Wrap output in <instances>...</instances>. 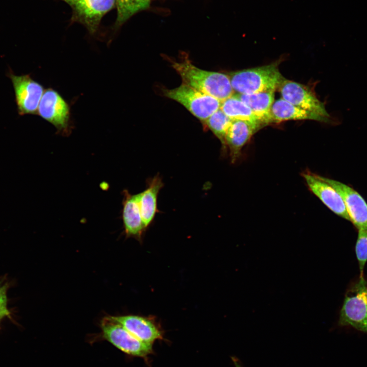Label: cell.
Listing matches in <instances>:
<instances>
[{
	"instance_id": "cell-1",
	"label": "cell",
	"mask_w": 367,
	"mask_h": 367,
	"mask_svg": "<svg viewBox=\"0 0 367 367\" xmlns=\"http://www.w3.org/2000/svg\"><path fill=\"white\" fill-rule=\"evenodd\" d=\"M171 66L180 76L183 84L221 101L234 93L228 74L199 68L188 57L180 62H172Z\"/></svg>"
},
{
	"instance_id": "cell-2",
	"label": "cell",
	"mask_w": 367,
	"mask_h": 367,
	"mask_svg": "<svg viewBox=\"0 0 367 367\" xmlns=\"http://www.w3.org/2000/svg\"><path fill=\"white\" fill-rule=\"evenodd\" d=\"M279 61L270 64L232 71L229 75L231 86L238 94L274 91L284 77L278 69Z\"/></svg>"
},
{
	"instance_id": "cell-3",
	"label": "cell",
	"mask_w": 367,
	"mask_h": 367,
	"mask_svg": "<svg viewBox=\"0 0 367 367\" xmlns=\"http://www.w3.org/2000/svg\"><path fill=\"white\" fill-rule=\"evenodd\" d=\"M338 325L350 326L367 334V281L363 275L347 289Z\"/></svg>"
},
{
	"instance_id": "cell-4",
	"label": "cell",
	"mask_w": 367,
	"mask_h": 367,
	"mask_svg": "<svg viewBox=\"0 0 367 367\" xmlns=\"http://www.w3.org/2000/svg\"><path fill=\"white\" fill-rule=\"evenodd\" d=\"M163 93L182 104L202 122L220 109L221 104L218 99L183 83L174 89H164Z\"/></svg>"
},
{
	"instance_id": "cell-5",
	"label": "cell",
	"mask_w": 367,
	"mask_h": 367,
	"mask_svg": "<svg viewBox=\"0 0 367 367\" xmlns=\"http://www.w3.org/2000/svg\"><path fill=\"white\" fill-rule=\"evenodd\" d=\"M100 326L103 337L121 351L135 356L145 357L152 351V345L132 334L112 316L103 318Z\"/></svg>"
},
{
	"instance_id": "cell-6",
	"label": "cell",
	"mask_w": 367,
	"mask_h": 367,
	"mask_svg": "<svg viewBox=\"0 0 367 367\" xmlns=\"http://www.w3.org/2000/svg\"><path fill=\"white\" fill-rule=\"evenodd\" d=\"M37 115L52 124L58 133L67 135L71 131L70 111L68 103L55 90H44L40 100Z\"/></svg>"
},
{
	"instance_id": "cell-7",
	"label": "cell",
	"mask_w": 367,
	"mask_h": 367,
	"mask_svg": "<svg viewBox=\"0 0 367 367\" xmlns=\"http://www.w3.org/2000/svg\"><path fill=\"white\" fill-rule=\"evenodd\" d=\"M8 76L12 83L19 115L37 114L44 92L43 86L29 74L18 75L10 71Z\"/></svg>"
},
{
	"instance_id": "cell-8",
	"label": "cell",
	"mask_w": 367,
	"mask_h": 367,
	"mask_svg": "<svg viewBox=\"0 0 367 367\" xmlns=\"http://www.w3.org/2000/svg\"><path fill=\"white\" fill-rule=\"evenodd\" d=\"M278 89L285 100L303 110L332 120L324 103L307 86L284 78Z\"/></svg>"
},
{
	"instance_id": "cell-9",
	"label": "cell",
	"mask_w": 367,
	"mask_h": 367,
	"mask_svg": "<svg viewBox=\"0 0 367 367\" xmlns=\"http://www.w3.org/2000/svg\"><path fill=\"white\" fill-rule=\"evenodd\" d=\"M72 10V19L84 24L89 32L94 33L104 15L116 4L115 0H61Z\"/></svg>"
},
{
	"instance_id": "cell-10",
	"label": "cell",
	"mask_w": 367,
	"mask_h": 367,
	"mask_svg": "<svg viewBox=\"0 0 367 367\" xmlns=\"http://www.w3.org/2000/svg\"><path fill=\"white\" fill-rule=\"evenodd\" d=\"M340 195L350 221L359 229L367 230V203L351 187L335 180L323 177Z\"/></svg>"
},
{
	"instance_id": "cell-11",
	"label": "cell",
	"mask_w": 367,
	"mask_h": 367,
	"mask_svg": "<svg viewBox=\"0 0 367 367\" xmlns=\"http://www.w3.org/2000/svg\"><path fill=\"white\" fill-rule=\"evenodd\" d=\"M302 176L309 190L329 209L338 216L350 221L342 197L323 176L310 172L303 173Z\"/></svg>"
},
{
	"instance_id": "cell-12",
	"label": "cell",
	"mask_w": 367,
	"mask_h": 367,
	"mask_svg": "<svg viewBox=\"0 0 367 367\" xmlns=\"http://www.w3.org/2000/svg\"><path fill=\"white\" fill-rule=\"evenodd\" d=\"M122 193V217L125 233L127 237L140 238L146 229L139 205L140 193L132 194L127 190Z\"/></svg>"
},
{
	"instance_id": "cell-13",
	"label": "cell",
	"mask_w": 367,
	"mask_h": 367,
	"mask_svg": "<svg viewBox=\"0 0 367 367\" xmlns=\"http://www.w3.org/2000/svg\"><path fill=\"white\" fill-rule=\"evenodd\" d=\"M259 129L252 124L241 120H232L225 136L231 161L234 163L241 155L242 149Z\"/></svg>"
},
{
	"instance_id": "cell-14",
	"label": "cell",
	"mask_w": 367,
	"mask_h": 367,
	"mask_svg": "<svg viewBox=\"0 0 367 367\" xmlns=\"http://www.w3.org/2000/svg\"><path fill=\"white\" fill-rule=\"evenodd\" d=\"M112 317L134 336L145 343L152 344L154 340L162 337L161 332L147 318L135 315Z\"/></svg>"
},
{
	"instance_id": "cell-15",
	"label": "cell",
	"mask_w": 367,
	"mask_h": 367,
	"mask_svg": "<svg viewBox=\"0 0 367 367\" xmlns=\"http://www.w3.org/2000/svg\"><path fill=\"white\" fill-rule=\"evenodd\" d=\"M271 113L273 123L292 120H312L326 123H334L332 120L303 110L283 98L274 101Z\"/></svg>"
},
{
	"instance_id": "cell-16",
	"label": "cell",
	"mask_w": 367,
	"mask_h": 367,
	"mask_svg": "<svg viewBox=\"0 0 367 367\" xmlns=\"http://www.w3.org/2000/svg\"><path fill=\"white\" fill-rule=\"evenodd\" d=\"M164 186L159 175L148 180L147 187L140 193L139 205L142 220L145 228L152 222L157 213L158 196Z\"/></svg>"
},
{
	"instance_id": "cell-17",
	"label": "cell",
	"mask_w": 367,
	"mask_h": 367,
	"mask_svg": "<svg viewBox=\"0 0 367 367\" xmlns=\"http://www.w3.org/2000/svg\"><path fill=\"white\" fill-rule=\"evenodd\" d=\"M237 96L251 109L264 126L273 123L271 111L274 102V91Z\"/></svg>"
},
{
	"instance_id": "cell-18",
	"label": "cell",
	"mask_w": 367,
	"mask_h": 367,
	"mask_svg": "<svg viewBox=\"0 0 367 367\" xmlns=\"http://www.w3.org/2000/svg\"><path fill=\"white\" fill-rule=\"evenodd\" d=\"M220 109L232 120L247 122L258 129L264 126L251 109L237 95H233L222 101Z\"/></svg>"
},
{
	"instance_id": "cell-19",
	"label": "cell",
	"mask_w": 367,
	"mask_h": 367,
	"mask_svg": "<svg viewBox=\"0 0 367 367\" xmlns=\"http://www.w3.org/2000/svg\"><path fill=\"white\" fill-rule=\"evenodd\" d=\"M231 121L232 120L220 109L203 122L220 141L224 153L227 149L225 136Z\"/></svg>"
},
{
	"instance_id": "cell-20",
	"label": "cell",
	"mask_w": 367,
	"mask_h": 367,
	"mask_svg": "<svg viewBox=\"0 0 367 367\" xmlns=\"http://www.w3.org/2000/svg\"><path fill=\"white\" fill-rule=\"evenodd\" d=\"M117 8L116 24H122L136 13L147 9L150 0H115Z\"/></svg>"
},
{
	"instance_id": "cell-21",
	"label": "cell",
	"mask_w": 367,
	"mask_h": 367,
	"mask_svg": "<svg viewBox=\"0 0 367 367\" xmlns=\"http://www.w3.org/2000/svg\"><path fill=\"white\" fill-rule=\"evenodd\" d=\"M355 252L358 262L360 276L363 275V270L367 261V230L359 229L355 245Z\"/></svg>"
},
{
	"instance_id": "cell-22",
	"label": "cell",
	"mask_w": 367,
	"mask_h": 367,
	"mask_svg": "<svg viewBox=\"0 0 367 367\" xmlns=\"http://www.w3.org/2000/svg\"><path fill=\"white\" fill-rule=\"evenodd\" d=\"M7 286H0V305H7Z\"/></svg>"
},
{
	"instance_id": "cell-23",
	"label": "cell",
	"mask_w": 367,
	"mask_h": 367,
	"mask_svg": "<svg viewBox=\"0 0 367 367\" xmlns=\"http://www.w3.org/2000/svg\"><path fill=\"white\" fill-rule=\"evenodd\" d=\"M10 312L7 305H0V320L4 317L8 316Z\"/></svg>"
},
{
	"instance_id": "cell-24",
	"label": "cell",
	"mask_w": 367,
	"mask_h": 367,
	"mask_svg": "<svg viewBox=\"0 0 367 367\" xmlns=\"http://www.w3.org/2000/svg\"><path fill=\"white\" fill-rule=\"evenodd\" d=\"M232 361L234 363L235 367H242L241 365L240 364V363L239 362L238 360L236 358H234V357H233Z\"/></svg>"
}]
</instances>
